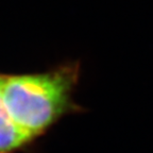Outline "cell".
<instances>
[{
	"instance_id": "cell-2",
	"label": "cell",
	"mask_w": 153,
	"mask_h": 153,
	"mask_svg": "<svg viewBox=\"0 0 153 153\" xmlns=\"http://www.w3.org/2000/svg\"><path fill=\"white\" fill-rule=\"evenodd\" d=\"M0 74V153H16L31 146L33 138L25 133L13 120L3 100Z\"/></svg>"
},
{
	"instance_id": "cell-1",
	"label": "cell",
	"mask_w": 153,
	"mask_h": 153,
	"mask_svg": "<svg viewBox=\"0 0 153 153\" xmlns=\"http://www.w3.org/2000/svg\"><path fill=\"white\" fill-rule=\"evenodd\" d=\"M79 79L76 62L44 72L2 74L3 100L17 126L35 140L63 117L83 111L72 98Z\"/></svg>"
}]
</instances>
